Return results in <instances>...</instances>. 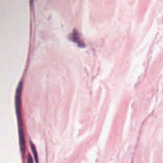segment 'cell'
Returning <instances> with one entry per match:
<instances>
[{
	"mask_svg": "<svg viewBox=\"0 0 163 163\" xmlns=\"http://www.w3.org/2000/svg\"><path fill=\"white\" fill-rule=\"evenodd\" d=\"M28 162H32V159H31V157H30V156H29V158H28Z\"/></svg>",
	"mask_w": 163,
	"mask_h": 163,
	"instance_id": "cell-4",
	"label": "cell"
},
{
	"mask_svg": "<svg viewBox=\"0 0 163 163\" xmlns=\"http://www.w3.org/2000/svg\"><path fill=\"white\" fill-rule=\"evenodd\" d=\"M31 148H32V152H33V154H34V157L36 158V161L37 162V154L36 151H35V147H34L33 143H31Z\"/></svg>",
	"mask_w": 163,
	"mask_h": 163,
	"instance_id": "cell-2",
	"label": "cell"
},
{
	"mask_svg": "<svg viewBox=\"0 0 163 163\" xmlns=\"http://www.w3.org/2000/svg\"><path fill=\"white\" fill-rule=\"evenodd\" d=\"M72 39H73V41L74 42L77 43L80 46H85L84 42L80 39V37L79 35V33H77L76 30H74V32H73V33L72 34Z\"/></svg>",
	"mask_w": 163,
	"mask_h": 163,
	"instance_id": "cell-1",
	"label": "cell"
},
{
	"mask_svg": "<svg viewBox=\"0 0 163 163\" xmlns=\"http://www.w3.org/2000/svg\"><path fill=\"white\" fill-rule=\"evenodd\" d=\"M33 0H30V6H33Z\"/></svg>",
	"mask_w": 163,
	"mask_h": 163,
	"instance_id": "cell-3",
	"label": "cell"
}]
</instances>
